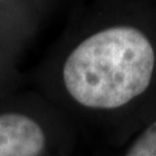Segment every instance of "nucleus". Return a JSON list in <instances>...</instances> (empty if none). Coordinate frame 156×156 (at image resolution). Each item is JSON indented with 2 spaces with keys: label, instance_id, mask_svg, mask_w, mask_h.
Here are the masks:
<instances>
[{
  "label": "nucleus",
  "instance_id": "nucleus-2",
  "mask_svg": "<svg viewBox=\"0 0 156 156\" xmlns=\"http://www.w3.org/2000/svg\"><path fill=\"white\" fill-rule=\"evenodd\" d=\"M46 136L30 117L20 113L0 115V156H39Z\"/></svg>",
  "mask_w": 156,
  "mask_h": 156
},
{
  "label": "nucleus",
  "instance_id": "nucleus-3",
  "mask_svg": "<svg viewBox=\"0 0 156 156\" xmlns=\"http://www.w3.org/2000/svg\"><path fill=\"white\" fill-rule=\"evenodd\" d=\"M126 156H156V121L131 144Z\"/></svg>",
  "mask_w": 156,
  "mask_h": 156
},
{
  "label": "nucleus",
  "instance_id": "nucleus-1",
  "mask_svg": "<svg viewBox=\"0 0 156 156\" xmlns=\"http://www.w3.org/2000/svg\"><path fill=\"white\" fill-rule=\"evenodd\" d=\"M155 51L143 33L130 26L101 30L72 51L62 68L69 95L89 108L122 107L147 90Z\"/></svg>",
  "mask_w": 156,
  "mask_h": 156
}]
</instances>
